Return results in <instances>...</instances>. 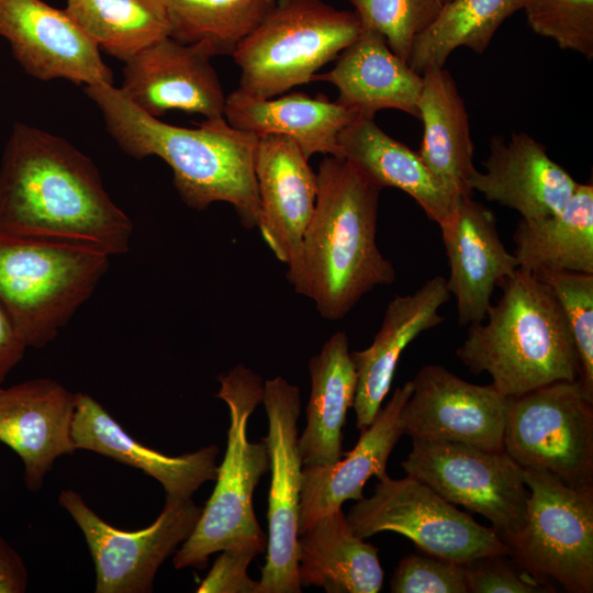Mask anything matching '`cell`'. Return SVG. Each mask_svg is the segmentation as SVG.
Returning <instances> with one entry per match:
<instances>
[{
	"mask_svg": "<svg viewBox=\"0 0 593 593\" xmlns=\"http://www.w3.org/2000/svg\"><path fill=\"white\" fill-rule=\"evenodd\" d=\"M0 231L111 257L128 251L133 223L87 155L60 136L16 122L0 167Z\"/></svg>",
	"mask_w": 593,
	"mask_h": 593,
	"instance_id": "cell-1",
	"label": "cell"
},
{
	"mask_svg": "<svg viewBox=\"0 0 593 593\" xmlns=\"http://www.w3.org/2000/svg\"><path fill=\"white\" fill-rule=\"evenodd\" d=\"M85 92L126 155L157 156L167 163L188 206L204 210L213 202H227L245 227H258L255 155L259 136L231 126L224 116L205 119L194 128L167 124L138 109L113 85L86 86Z\"/></svg>",
	"mask_w": 593,
	"mask_h": 593,
	"instance_id": "cell-2",
	"label": "cell"
},
{
	"mask_svg": "<svg viewBox=\"0 0 593 593\" xmlns=\"http://www.w3.org/2000/svg\"><path fill=\"white\" fill-rule=\"evenodd\" d=\"M316 176L314 212L287 278L323 317L339 320L396 273L376 239L381 189L343 157L326 156Z\"/></svg>",
	"mask_w": 593,
	"mask_h": 593,
	"instance_id": "cell-3",
	"label": "cell"
},
{
	"mask_svg": "<svg viewBox=\"0 0 593 593\" xmlns=\"http://www.w3.org/2000/svg\"><path fill=\"white\" fill-rule=\"evenodd\" d=\"M486 322L470 325L456 356L473 374L515 398L557 381H574L579 361L564 313L548 284L521 270L497 286Z\"/></svg>",
	"mask_w": 593,
	"mask_h": 593,
	"instance_id": "cell-4",
	"label": "cell"
},
{
	"mask_svg": "<svg viewBox=\"0 0 593 593\" xmlns=\"http://www.w3.org/2000/svg\"><path fill=\"white\" fill-rule=\"evenodd\" d=\"M216 398L230 410L227 447L217 466L214 490L202 507L191 535L172 559L176 569H204L212 553L233 548L266 551L267 536L261 530L253 506V495L260 478L269 470L267 445L250 443L249 416L262 401L261 377L244 366H236L219 377Z\"/></svg>",
	"mask_w": 593,
	"mask_h": 593,
	"instance_id": "cell-5",
	"label": "cell"
},
{
	"mask_svg": "<svg viewBox=\"0 0 593 593\" xmlns=\"http://www.w3.org/2000/svg\"><path fill=\"white\" fill-rule=\"evenodd\" d=\"M110 256L0 231V304L26 347L68 324L108 271Z\"/></svg>",
	"mask_w": 593,
	"mask_h": 593,
	"instance_id": "cell-6",
	"label": "cell"
},
{
	"mask_svg": "<svg viewBox=\"0 0 593 593\" xmlns=\"http://www.w3.org/2000/svg\"><path fill=\"white\" fill-rule=\"evenodd\" d=\"M361 31L355 11L323 0H275L232 54L240 69L238 89L268 99L312 82Z\"/></svg>",
	"mask_w": 593,
	"mask_h": 593,
	"instance_id": "cell-7",
	"label": "cell"
},
{
	"mask_svg": "<svg viewBox=\"0 0 593 593\" xmlns=\"http://www.w3.org/2000/svg\"><path fill=\"white\" fill-rule=\"evenodd\" d=\"M530 494L523 527L508 541L515 563L570 593L593 592V485L577 488L523 469Z\"/></svg>",
	"mask_w": 593,
	"mask_h": 593,
	"instance_id": "cell-8",
	"label": "cell"
},
{
	"mask_svg": "<svg viewBox=\"0 0 593 593\" xmlns=\"http://www.w3.org/2000/svg\"><path fill=\"white\" fill-rule=\"evenodd\" d=\"M347 521L360 538L395 532L424 552L456 563L510 556L511 548L489 527L412 475L378 479L373 494L351 506Z\"/></svg>",
	"mask_w": 593,
	"mask_h": 593,
	"instance_id": "cell-9",
	"label": "cell"
},
{
	"mask_svg": "<svg viewBox=\"0 0 593 593\" xmlns=\"http://www.w3.org/2000/svg\"><path fill=\"white\" fill-rule=\"evenodd\" d=\"M503 445L523 469L593 485V396L574 380L508 398Z\"/></svg>",
	"mask_w": 593,
	"mask_h": 593,
	"instance_id": "cell-10",
	"label": "cell"
},
{
	"mask_svg": "<svg viewBox=\"0 0 593 593\" xmlns=\"http://www.w3.org/2000/svg\"><path fill=\"white\" fill-rule=\"evenodd\" d=\"M401 466L449 503L484 516L506 545L523 527L530 491L523 468L505 450L412 439Z\"/></svg>",
	"mask_w": 593,
	"mask_h": 593,
	"instance_id": "cell-11",
	"label": "cell"
},
{
	"mask_svg": "<svg viewBox=\"0 0 593 593\" xmlns=\"http://www.w3.org/2000/svg\"><path fill=\"white\" fill-rule=\"evenodd\" d=\"M58 503L85 536L96 567L97 593L152 592L159 567L191 535L202 513L191 497L166 494L153 524L125 532L105 523L71 489L60 492Z\"/></svg>",
	"mask_w": 593,
	"mask_h": 593,
	"instance_id": "cell-12",
	"label": "cell"
},
{
	"mask_svg": "<svg viewBox=\"0 0 593 593\" xmlns=\"http://www.w3.org/2000/svg\"><path fill=\"white\" fill-rule=\"evenodd\" d=\"M268 417L267 445L271 472L268 494L266 563L258 593H300L299 512L302 469L298 447L301 396L282 377L266 380L262 401Z\"/></svg>",
	"mask_w": 593,
	"mask_h": 593,
	"instance_id": "cell-13",
	"label": "cell"
},
{
	"mask_svg": "<svg viewBox=\"0 0 593 593\" xmlns=\"http://www.w3.org/2000/svg\"><path fill=\"white\" fill-rule=\"evenodd\" d=\"M401 411L412 439L446 440L504 450L507 399L494 385L468 382L439 365L422 367Z\"/></svg>",
	"mask_w": 593,
	"mask_h": 593,
	"instance_id": "cell-14",
	"label": "cell"
},
{
	"mask_svg": "<svg viewBox=\"0 0 593 593\" xmlns=\"http://www.w3.org/2000/svg\"><path fill=\"white\" fill-rule=\"evenodd\" d=\"M0 36L20 66L40 80L113 85L99 46L68 14L42 0H0Z\"/></svg>",
	"mask_w": 593,
	"mask_h": 593,
	"instance_id": "cell-15",
	"label": "cell"
},
{
	"mask_svg": "<svg viewBox=\"0 0 593 593\" xmlns=\"http://www.w3.org/2000/svg\"><path fill=\"white\" fill-rule=\"evenodd\" d=\"M201 43L167 36L124 61L121 90L142 111L159 118L179 110L223 116L226 96Z\"/></svg>",
	"mask_w": 593,
	"mask_h": 593,
	"instance_id": "cell-16",
	"label": "cell"
},
{
	"mask_svg": "<svg viewBox=\"0 0 593 593\" xmlns=\"http://www.w3.org/2000/svg\"><path fill=\"white\" fill-rule=\"evenodd\" d=\"M439 228L450 269L447 288L456 299L458 323L479 324L486 317L494 289L518 269L516 259L499 236L493 211L472 197L460 198Z\"/></svg>",
	"mask_w": 593,
	"mask_h": 593,
	"instance_id": "cell-17",
	"label": "cell"
},
{
	"mask_svg": "<svg viewBox=\"0 0 593 593\" xmlns=\"http://www.w3.org/2000/svg\"><path fill=\"white\" fill-rule=\"evenodd\" d=\"M76 393L38 378L0 388V443L18 454L24 482L38 491L55 460L77 450L71 438Z\"/></svg>",
	"mask_w": 593,
	"mask_h": 593,
	"instance_id": "cell-18",
	"label": "cell"
},
{
	"mask_svg": "<svg viewBox=\"0 0 593 593\" xmlns=\"http://www.w3.org/2000/svg\"><path fill=\"white\" fill-rule=\"evenodd\" d=\"M255 176L258 227L275 256L289 265L300 250L314 212L317 176L296 143L280 134L259 136Z\"/></svg>",
	"mask_w": 593,
	"mask_h": 593,
	"instance_id": "cell-19",
	"label": "cell"
},
{
	"mask_svg": "<svg viewBox=\"0 0 593 593\" xmlns=\"http://www.w3.org/2000/svg\"><path fill=\"white\" fill-rule=\"evenodd\" d=\"M483 165L485 172L475 170L471 176L472 191L517 211L525 220L560 211L579 183L549 157L544 144L522 132L508 139L492 136Z\"/></svg>",
	"mask_w": 593,
	"mask_h": 593,
	"instance_id": "cell-20",
	"label": "cell"
},
{
	"mask_svg": "<svg viewBox=\"0 0 593 593\" xmlns=\"http://www.w3.org/2000/svg\"><path fill=\"white\" fill-rule=\"evenodd\" d=\"M450 296L443 276L426 280L411 294L395 295L385 307L371 345L350 353L357 374L353 406L360 432L372 423L381 409L403 350L419 334L444 322L438 311Z\"/></svg>",
	"mask_w": 593,
	"mask_h": 593,
	"instance_id": "cell-21",
	"label": "cell"
},
{
	"mask_svg": "<svg viewBox=\"0 0 593 593\" xmlns=\"http://www.w3.org/2000/svg\"><path fill=\"white\" fill-rule=\"evenodd\" d=\"M412 390L411 380L395 389L372 423L360 432L358 443L346 457L332 466L303 467L299 535L347 500H361L369 478L382 479L388 474L390 454L404 434L401 411Z\"/></svg>",
	"mask_w": 593,
	"mask_h": 593,
	"instance_id": "cell-22",
	"label": "cell"
},
{
	"mask_svg": "<svg viewBox=\"0 0 593 593\" xmlns=\"http://www.w3.org/2000/svg\"><path fill=\"white\" fill-rule=\"evenodd\" d=\"M312 81L334 85L338 90L336 101L357 116L374 119L377 112L394 109L419 118L422 75L394 54L373 29L362 26L335 66L314 75Z\"/></svg>",
	"mask_w": 593,
	"mask_h": 593,
	"instance_id": "cell-23",
	"label": "cell"
},
{
	"mask_svg": "<svg viewBox=\"0 0 593 593\" xmlns=\"http://www.w3.org/2000/svg\"><path fill=\"white\" fill-rule=\"evenodd\" d=\"M76 449H87L141 469L156 479L167 495L191 497L206 481L216 478L219 447L210 445L170 457L131 437L93 398L76 393L71 422Z\"/></svg>",
	"mask_w": 593,
	"mask_h": 593,
	"instance_id": "cell-24",
	"label": "cell"
},
{
	"mask_svg": "<svg viewBox=\"0 0 593 593\" xmlns=\"http://www.w3.org/2000/svg\"><path fill=\"white\" fill-rule=\"evenodd\" d=\"M223 116L231 126L257 136L290 137L307 159L315 154L340 157L338 136L357 118L325 94L292 92L260 99L238 88L226 96Z\"/></svg>",
	"mask_w": 593,
	"mask_h": 593,
	"instance_id": "cell-25",
	"label": "cell"
},
{
	"mask_svg": "<svg viewBox=\"0 0 593 593\" xmlns=\"http://www.w3.org/2000/svg\"><path fill=\"white\" fill-rule=\"evenodd\" d=\"M424 132L417 152L443 188L455 199L472 197L474 145L466 103L451 74L429 68L422 74L418 99Z\"/></svg>",
	"mask_w": 593,
	"mask_h": 593,
	"instance_id": "cell-26",
	"label": "cell"
},
{
	"mask_svg": "<svg viewBox=\"0 0 593 593\" xmlns=\"http://www.w3.org/2000/svg\"><path fill=\"white\" fill-rule=\"evenodd\" d=\"M338 144L340 157L372 183L406 192L438 225L456 209L460 199L443 188L419 154L382 131L373 119L357 116L340 132Z\"/></svg>",
	"mask_w": 593,
	"mask_h": 593,
	"instance_id": "cell-27",
	"label": "cell"
},
{
	"mask_svg": "<svg viewBox=\"0 0 593 593\" xmlns=\"http://www.w3.org/2000/svg\"><path fill=\"white\" fill-rule=\"evenodd\" d=\"M346 333H335L310 359L306 426L298 439L303 467L332 466L343 455V427L354 404L357 374Z\"/></svg>",
	"mask_w": 593,
	"mask_h": 593,
	"instance_id": "cell-28",
	"label": "cell"
},
{
	"mask_svg": "<svg viewBox=\"0 0 593 593\" xmlns=\"http://www.w3.org/2000/svg\"><path fill=\"white\" fill-rule=\"evenodd\" d=\"M299 575L302 586L327 593H378L383 570L378 548L354 534L342 507L299 535Z\"/></svg>",
	"mask_w": 593,
	"mask_h": 593,
	"instance_id": "cell-29",
	"label": "cell"
},
{
	"mask_svg": "<svg viewBox=\"0 0 593 593\" xmlns=\"http://www.w3.org/2000/svg\"><path fill=\"white\" fill-rule=\"evenodd\" d=\"M513 240V255L523 272L593 273L592 183H578L568 203L553 214L521 219Z\"/></svg>",
	"mask_w": 593,
	"mask_h": 593,
	"instance_id": "cell-30",
	"label": "cell"
},
{
	"mask_svg": "<svg viewBox=\"0 0 593 593\" xmlns=\"http://www.w3.org/2000/svg\"><path fill=\"white\" fill-rule=\"evenodd\" d=\"M530 0H450L413 42L409 66L419 75L444 67L449 55L465 46L482 54L500 25Z\"/></svg>",
	"mask_w": 593,
	"mask_h": 593,
	"instance_id": "cell-31",
	"label": "cell"
},
{
	"mask_svg": "<svg viewBox=\"0 0 593 593\" xmlns=\"http://www.w3.org/2000/svg\"><path fill=\"white\" fill-rule=\"evenodd\" d=\"M65 10L100 49L122 61L170 34L165 0H67Z\"/></svg>",
	"mask_w": 593,
	"mask_h": 593,
	"instance_id": "cell-32",
	"label": "cell"
},
{
	"mask_svg": "<svg viewBox=\"0 0 593 593\" xmlns=\"http://www.w3.org/2000/svg\"><path fill=\"white\" fill-rule=\"evenodd\" d=\"M275 0H165L172 38L232 56Z\"/></svg>",
	"mask_w": 593,
	"mask_h": 593,
	"instance_id": "cell-33",
	"label": "cell"
},
{
	"mask_svg": "<svg viewBox=\"0 0 593 593\" xmlns=\"http://www.w3.org/2000/svg\"><path fill=\"white\" fill-rule=\"evenodd\" d=\"M553 291L570 328L578 361V382L593 396V273L546 271L534 275Z\"/></svg>",
	"mask_w": 593,
	"mask_h": 593,
	"instance_id": "cell-34",
	"label": "cell"
},
{
	"mask_svg": "<svg viewBox=\"0 0 593 593\" xmlns=\"http://www.w3.org/2000/svg\"><path fill=\"white\" fill-rule=\"evenodd\" d=\"M362 26L381 33L391 51L407 61L414 40L437 18L441 0H349Z\"/></svg>",
	"mask_w": 593,
	"mask_h": 593,
	"instance_id": "cell-35",
	"label": "cell"
},
{
	"mask_svg": "<svg viewBox=\"0 0 593 593\" xmlns=\"http://www.w3.org/2000/svg\"><path fill=\"white\" fill-rule=\"evenodd\" d=\"M524 11L536 34L593 58V0H530Z\"/></svg>",
	"mask_w": 593,
	"mask_h": 593,
	"instance_id": "cell-36",
	"label": "cell"
},
{
	"mask_svg": "<svg viewBox=\"0 0 593 593\" xmlns=\"http://www.w3.org/2000/svg\"><path fill=\"white\" fill-rule=\"evenodd\" d=\"M392 593H469L465 564L430 555L411 553L395 568Z\"/></svg>",
	"mask_w": 593,
	"mask_h": 593,
	"instance_id": "cell-37",
	"label": "cell"
},
{
	"mask_svg": "<svg viewBox=\"0 0 593 593\" xmlns=\"http://www.w3.org/2000/svg\"><path fill=\"white\" fill-rule=\"evenodd\" d=\"M506 556H491L465 563L469 593L552 592L547 582L505 562Z\"/></svg>",
	"mask_w": 593,
	"mask_h": 593,
	"instance_id": "cell-38",
	"label": "cell"
},
{
	"mask_svg": "<svg viewBox=\"0 0 593 593\" xmlns=\"http://www.w3.org/2000/svg\"><path fill=\"white\" fill-rule=\"evenodd\" d=\"M259 552L254 548L222 550L198 586V593H258V581L247 574L250 561Z\"/></svg>",
	"mask_w": 593,
	"mask_h": 593,
	"instance_id": "cell-39",
	"label": "cell"
},
{
	"mask_svg": "<svg viewBox=\"0 0 593 593\" xmlns=\"http://www.w3.org/2000/svg\"><path fill=\"white\" fill-rule=\"evenodd\" d=\"M27 581L21 556L0 536V593H23Z\"/></svg>",
	"mask_w": 593,
	"mask_h": 593,
	"instance_id": "cell-40",
	"label": "cell"
},
{
	"mask_svg": "<svg viewBox=\"0 0 593 593\" xmlns=\"http://www.w3.org/2000/svg\"><path fill=\"white\" fill-rule=\"evenodd\" d=\"M26 348L10 316L0 304V384L21 361Z\"/></svg>",
	"mask_w": 593,
	"mask_h": 593,
	"instance_id": "cell-41",
	"label": "cell"
},
{
	"mask_svg": "<svg viewBox=\"0 0 593 593\" xmlns=\"http://www.w3.org/2000/svg\"><path fill=\"white\" fill-rule=\"evenodd\" d=\"M441 1H443V3H447V2H449L450 0H441Z\"/></svg>",
	"mask_w": 593,
	"mask_h": 593,
	"instance_id": "cell-42",
	"label": "cell"
}]
</instances>
